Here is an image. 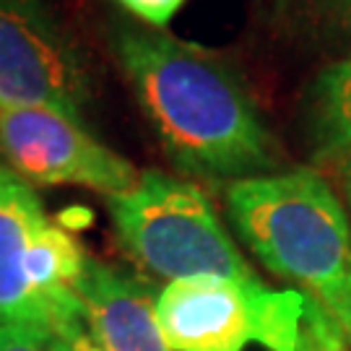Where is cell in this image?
I'll return each instance as SVG.
<instances>
[{"instance_id":"obj_7","label":"cell","mask_w":351,"mask_h":351,"mask_svg":"<svg viewBox=\"0 0 351 351\" xmlns=\"http://www.w3.org/2000/svg\"><path fill=\"white\" fill-rule=\"evenodd\" d=\"M47 221L37 190L0 162V326H26L55 336L50 310L26 271L32 242Z\"/></svg>"},{"instance_id":"obj_12","label":"cell","mask_w":351,"mask_h":351,"mask_svg":"<svg viewBox=\"0 0 351 351\" xmlns=\"http://www.w3.org/2000/svg\"><path fill=\"white\" fill-rule=\"evenodd\" d=\"M52 333L26 326H0V351H52Z\"/></svg>"},{"instance_id":"obj_11","label":"cell","mask_w":351,"mask_h":351,"mask_svg":"<svg viewBox=\"0 0 351 351\" xmlns=\"http://www.w3.org/2000/svg\"><path fill=\"white\" fill-rule=\"evenodd\" d=\"M114 3L130 13L138 24L149 29H164L188 0H114Z\"/></svg>"},{"instance_id":"obj_9","label":"cell","mask_w":351,"mask_h":351,"mask_svg":"<svg viewBox=\"0 0 351 351\" xmlns=\"http://www.w3.org/2000/svg\"><path fill=\"white\" fill-rule=\"evenodd\" d=\"M302 123L317 162L351 154V50L320 68L302 97Z\"/></svg>"},{"instance_id":"obj_6","label":"cell","mask_w":351,"mask_h":351,"mask_svg":"<svg viewBox=\"0 0 351 351\" xmlns=\"http://www.w3.org/2000/svg\"><path fill=\"white\" fill-rule=\"evenodd\" d=\"M0 162L34 185H75L107 198L138 182L136 164L94 138L81 120L39 107L0 104Z\"/></svg>"},{"instance_id":"obj_10","label":"cell","mask_w":351,"mask_h":351,"mask_svg":"<svg viewBox=\"0 0 351 351\" xmlns=\"http://www.w3.org/2000/svg\"><path fill=\"white\" fill-rule=\"evenodd\" d=\"M274 19L310 45L351 42V0H274Z\"/></svg>"},{"instance_id":"obj_4","label":"cell","mask_w":351,"mask_h":351,"mask_svg":"<svg viewBox=\"0 0 351 351\" xmlns=\"http://www.w3.org/2000/svg\"><path fill=\"white\" fill-rule=\"evenodd\" d=\"M310 304L307 294L274 291L261 278H182L156 294V323L169 351H302Z\"/></svg>"},{"instance_id":"obj_15","label":"cell","mask_w":351,"mask_h":351,"mask_svg":"<svg viewBox=\"0 0 351 351\" xmlns=\"http://www.w3.org/2000/svg\"><path fill=\"white\" fill-rule=\"evenodd\" d=\"M336 164H339V177H341V185H343V193H346V201L351 206V154H346Z\"/></svg>"},{"instance_id":"obj_16","label":"cell","mask_w":351,"mask_h":351,"mask_svg":"<svg viewBox=\"0 0 351 351\" xmlns=\"http://www.w3.org/2000/svg\"><path fill=\"white\" fill-rule=\"evenodd\" d=\"M52 351H75L68 341H63V339H55L52 341Z\"/></svg>"},{"instance_id":"obj_2","label":"cell","mask_w":351,"mask_h":351,"mask_svg":"<svg viewBox=\"0 0 351 351\" xmlns=\"http://www.w3.org/2000/svg\"><path fill=\"white\" fill-rule=\"evenodd\" d=\"M224 201L252 255L330 313L351 274V219L326 177L310 167L247 177L226 185Z\"/></svg>"},{"instance_id":"obj_5","label":"cell","mask_w":351,"mask_h":351,"mask_svg":"<svg viewBox=\"0 0 351 351\" xmlns=\"http://www.w3.org/2000/svg\"><path fill=\"white\" fill-rule=\"evenodd\" d=\"M94 99L88 60L39 0H0V104L39 107L84 123Z\"/></svg>"},{"instance_id":"obj_8","label":"cell","mask_w":351,"mask_h":351,"mask_svg":"<svg viewBox=\"0 0 351 351\" xmlns=\"http://www.w3.org/2000/svg\"><path fill=\"white\" fill-rule=\"evenodd\" d=\"M78 297L99 351H169L156 323V297L133 276L88 258Z\"/></svg>"},{"instance_id":"obj_13","label":"cell","mask_w":351,"mask_h":351,"mask_svg":"<svg viewBox=\"0 0 351 351\" xmlns=\"http://www.w3.org/2000/svg\"><path fill=\"white\" fill-rule=\"evenodd\" d=\"M307 323L313 328V346L315 351H346L343 346V333L336 326V320L323 310L320 304H310V317Z\"/></svg>"},{"instance_id":"obj_3","label":"cell","mask_w":351,"mask_h":351,"mask_svg":"<svg viewBox=\"0 0 351 351\" xmlns=\"http://www.w3.org/2000/svg\"><path fill=\"white\" fill-rule=\"evenodd\" d=\"M107 211L128 255L167 284L201 276L258 278L206 190L190 180L146 169L130 190L107 198Z\"/></svg>"},{"instance_id":"obj_14","label":"cell","mask_w":351,"mask_h":351,"mask_svg":"<svg viewBox=\"0 0 351 351\" xmlns=\"http://www.w3.org/2000/svg\"><path fill=\"white\" fill-rule=\"evenodd\" d=\"M328 315L336 320V326L341 328L343 339L351 343V274H349V278H346V287H343V291H341L336 307H333Z\"/></svg>"},{"instance_id":"obj_1","label":"cell","mask_w":351,"mask_h":351,"mask_svg":"<svg viewBox=\"0 0 351 351\" xmlns=\"http://www.w3.org/2000/svg\"><path fill=\"white\" fill-rule=\"evenodd\" d=\"M107 34L141 112L182 175L237 182L276 172V138L226 58L138 21H114Z\"/></svg>"}]
</instances>
